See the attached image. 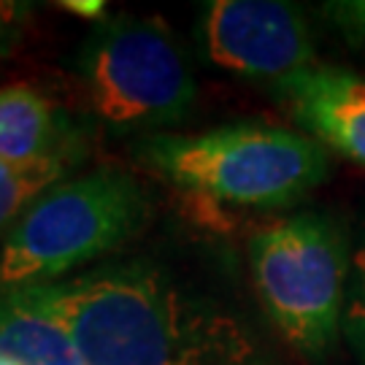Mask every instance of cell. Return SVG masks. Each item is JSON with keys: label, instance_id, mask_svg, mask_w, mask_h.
Masks as SVG:
<instances>
[{"label": "cell", "instance_id": "5b68a950", "mask_svg": "<svg viewBox=\"0 0 365 365\" xmlns=\"http://www.w3.org/2000/svg\"><path fill=\"white\" fill-rule=\"evenodd\" d=\"M252 276L265 312L287 341L322 357L339 336L346 244L339 225L303 211L276 222L249 244Z\"/></svg>", "mask_w": 365, "mask_h": 365}, {"label": "cell", "instance_id": "ba28073f", "mask_svg": "<svg viewBox=\"0 0 365 365\" xmlns=\"http://www.w3.org/2000/svg\"><path fill=\"white\" fill-rule=\"evenodd\" d=\"M81 157V135L60 106L33 84L0 87V160L19 168L68 165Z\"/></svg>", "mask_w": 365, "mask_h": 365}, {"label": "cell", "instance_id": "277c9868", "mask_svg": "<svg viewBox=\"0 0 365 365\" xmlns=\"http://www.w3.org/2000/svg\"><path fill=\"white\" fill-rule=\"evenodd\" d=\"M76 76L92 114L114 133L182 125L197 101L182 43L157 16L117 14L95 25L76 52Z\"/></svg>", "mask_w": 365, "mask_h": 365}, {"label": "cell", "instance_id": "9c48e42d", "mask_svg": "<svg viewBox=\"0 0 365 365\" xmlns=\"http://www.w3.org/2000/svg\"><path fill=\"white\" fill-rule=\"evenodd\" d=\"M0 354L22 365H81L66 330L11 287H0Z\"/></svg>", "mask_w": 365, "mask_h": 365}, {"label": "cell", "instance_id": "8fae6325", "mask_svg": "<svg viewBox=\"0 0 365 365\" xmlns=\"http://www.w3.org/2000/svg\"><path fill=\"white\" fill-rule=\"evenodd\" d=\"M322 14L339 30V36H344L354 49H365V0L325 3Z\"/></svg>", "mask_w": 365, "mask_h": 365}, {"label": "cell", "instance_id": "30bf717a", "mask_svg": "<svg viewBox=\"0 0 365 365\" xmlns=\"http://www.w3.org/2000/svg\"><path fill=\"white\" fill-rule=\"evenodd\" d=\"M68 165H36V168H19L0 160V238L9 233L19 214L36 200V197L63 182Z\"/></svg>", "mask_w": 365, "mask_h": 365}, {"label": "cell", "instance_id": "7c38bea8", "mask_svg": "<svg viewBox=\"0 0 365 365\" xmlns=\"http://www.w3.org/2000/svg\"><path fill=\"white\" fill-rule=\"evenodd\" d=\"M30 16L27 3H0V63H6L25 36V22Z\"/></svg>", "mask_w": 365, "mask_h": 365}, {"label": "cell", "instance_id": "7a4b0ae2", "mask_svg": "<svg viewBox=\"0 0 365 365\" xmlns=\"http://www.w3.org/2000/svg\"><path fill=\"white\" fill-rule=\"evenodd\" d=\"M138 163L209 209L276 211L314 192L330 173L327 152L300 133L235 122L203 133H152Z\"/></svg>", "mask_w": 365, "mask_h": 365}, {"label": "cell", "instance_id": "9a60e30c", "mask_svg": "<svg viewBox=\"0 0 365 365\" xmlns=\"http://www.w3.org/2000/svg\"><path fill=\"white\" fill-rule=\"evenodd\" d=\"M190 365H255L252 363V352L244 354H225V357H209V360H197Z\"/></svg>", "mask_w": 365, "mask_h": 365}, {"label": "cell", "instance_id": "2e32d148", "mask_svg": "<svg viewBox=\"0 0 365 365\" xmlns=\"http://www.w3.org/2000/svg\"><path fill=\"white\" fill-rule=\"evenodd\" d=\"M0 365H22V363H16V360H11V357H6V354H0Z\"/></svg>", "mask_w": 365, "mask_h": 365}, {"label": "cell", "instance_id": "6da1fadb", "mask_svg": "<svg viewBox=\"0 0 365 365\" xmlns=\"http://www.w3.org/2000/svg\"><path fill=\"white\" fill-rule=\"evenodd\" d=\"M16 292L66 330L81 365H190L252 352L230 319L200 312L146 262L103 265Z\"/></svg>", "mask_w": 365, "mask_h": 365}, {"label": "cell", "instance_id": "5bb4252c", "mask_svg": "<svg viewBox=\"0 0 365 365\" xmlns=\"http://www.w3.org/2000/svg\"><path fill=\"white\" fill-rule=\"evenodd\" d=\"M60 9L76 14V16H84V19H106V3L101 0H63Z\"/></svg>", "mask_w": 365, "mask_h": 365}, {"label": "cell", "instance_id": "3957f363", "mask_svg": "<svg viewBox=\"0 0 365 365\" xmlns=\"http://www.w3.org/2000/svg\"><path fill=\"white\" fill-rule=\"evenodd\" d=\"M149 197L119 168H95L43 190L0 238V287L60 282L144 230Z\"/></svg>", "mask_w": 365, "mask_h": 365}, {"label": "cell", "instance_id": "8992f818", "mask_svg": "<svg viewBox=\"0 0 365 365\" xmlns=\"http://www.w3.org/2000/svg\"><path fill=\"white\" fill-rule=\"evenodd\" d=\"M197 43L217 68L271 90L314 66L306 14L282 0H211L200 11Z\"/></svg>", "mask_w": 365, "mask_h": 365}, {"label": "cell", "instance_id": "4fadbf2b", "mask_svg": "<svg viewBox=\"0 0 365 365\" xmlns=\"http://www.w3.org/2000/svg\"><path fill=\"white\" fill-rule=\"evenodd\" d=\"M352 325H354V333L365 344V249L363 255H360V282H357V303H354V312H352Z\"/></svg>", "mask_w": 365, "mask_h": 365}, {"label": "cell", "instance_id": "52a82bcc", "mask_svg": "<svg viewBox=\"0 0 365 365\" xmlns=\"http://www.w3.org/2000/svg\"><path fill=\"white\" fill-rule=\"evenodd\" d=\"M271 92L300 128L365 165V76L312 66Z\"/></svg>", "mask_w": 365, "mask_h": 365}]
</instances>
